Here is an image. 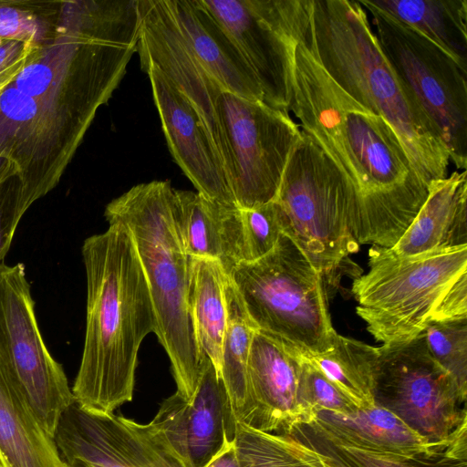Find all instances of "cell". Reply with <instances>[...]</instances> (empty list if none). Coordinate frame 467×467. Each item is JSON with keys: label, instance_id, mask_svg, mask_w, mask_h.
<instances>
[{"label": "cell", "instance_id": "1", "mask_svg": "<svg viewBox=\"0 0 467 467\" xmlns=\"http://www.w3.org/2000/svg\"><path fill=\"white\" fill-rule=\"evenodd\" d=\"M138 38L139 22L129 11L63 1L53 37L0 92V156L16 166L28 208L59 182L123 78Z\"/></svg>", "mask_w": 467, "mask_h": 467}, {"label": "cell", "instance_id": "2", "mask_svg": "<svg viewBox=\"0 0 467 467\" xmlns=\"http://www.w3.org/2000/svg\"><path fill=\"white\" fill-rule=\"evenodd\" d=\"M304 18V16H302ZM289 85V110L354 188L358 244L390 248L425 202L421 180L392 128L347 94L326 72L301 32Z\"/></svg>", "mask_w": 467, "mask_h": 467}, {"label": "cell", "instance_id": "3", "mask_svg": "<svg viewBox=\"0 0 467 467\" xmlns=\"http://www.w3.org/2000/svg\"><path fill=\"white\" fill-rule=\"evenodd\" d=\"M87 278L83 352L72 393L87 411L109 415L131 401L138 352L155 330L147 280L128 232L110 223L81 248Z\"/></svg>", "mask_w": 467, "mask_h": 467}, {"label": "cell", "instance_id": "4", "mask_svg": "<svg viewBox=\"0 0 467 467\" xmlns=\"http://www.w3.org/2000/svg\"><path fill=\"white\" fill-rule=\"evenodd\" d=\"M301 32L329 77L392 128L428 186L448 176L445 144L391 68L358 0H307Z\"/></svg>", "mask_w": 467, "mask_h": 467}, {"label": "cell", "instance_id": "5", "mask_svg": "<svg viewBox=\"0 0 467 467\" xmlns=\"http://www.w3.org/2000/svg\"><path fill=\"white\" fill-rule=\"evenodd\" d=\"M104 215L130 236L150 293L154 333L169 357L176 392L190 401L202 356L189 310L190 256L177 223L175 189L170 181L139 183L109 202Z\"/></svg>", "mask_w": 467, "mask_h": 467}, {"label": "cell", "instance_id": "6", "mask_svg": "<svg viewBox=\"0 0 467 467\" xmlns=\"http://www.w3.org/2000/svg\"><path fill=\"white\" fill-rule=\"evenodd\" d=\"M229 277L255 329L291 346L303 356L327 350L332 327L324 275L282 234L262 258L241 262Z\"/></svg>", "mask_w": 467, "mask_h": 467}, {"label": "cell", "instance_id": "7", "mask_svg": "<svg viewBox=\"0 0 467 467\" xmlns=\"http://www.w3.org/2000/svg\"><path fill=\"white\" fill-rule=\"evenodd\" d=\"M301 132L275 201L283 234L324 275L358 251L353 235L357 197L336 163L309 135Z\"/></svg>", "mask_w": 467, "mask_h": 467}, {"label": "cell", "instance_id": "8", "mask_svg": "<svg viewBox=\"0 0 467 467\" xmlns=\"http://www.w3.org/2000/svg\"><path fill=\"white\" fill-rule=\"evenodd\" d=\"M369 270L356 278L351 293L367 330L383 344L421 334L455 282L467 273V246L400 257L372 246Z\"/></svg>", "mask_w": 467, "mask_h": 467}, {"label": "cell", "instance_id": "9", "mask_svg": "<svg viewBox=\"0 0 467 467\" xmlns=\"http://www.w3.org/2000/svg\"><path fill=\"white\" fill-rule=\"evenodd\" d=\"M371 16L378 43L391 68L445 144L450 161L467 168V71L412 27L358 0Z\"/></svg>", "mask_w": 467, "mask_h": 467}, {"label": "cell", "instance_id": "10", "mask_svg": "<svg viewBox=\"0 0 467 467\" xmlns=\"http://www.w3.org/2000/svg\"><path fill=\"white\" fill-rule=\"evenodd\" d=\"M467 397L431 356L423 333L378 348L374 402L443 450L467 423Z\"/></svg>", "mask_w": 467, "mask_h": 467}, {"label": "cell", "instance_id": "11", "mask_svg": "<svg viewBox=\"0 0 467 467\" xmlns=\"http://www.w3.org/2000/svg\"><path fill=\"white\" fill-rule=\"evenodd\" d=\"M230 162V186L239 209L277 195L289 156L301 139L287 111L223 91L216 102Z\"/></svg>", "mask_w": 467, "mask_h": 467}, {"label": "cell", "instance_id": "12", "mask_svg": "<svg viewBox=\"0 0 467 467\" xmlns=\"http://www.w3.org/2000/svg\"><path fill=\"white\" fill-rule=\"evenodd\" d=\"M0 358L39 424L54 439L62 413L76 400L61 364L41 336L21 263L0 267Z\"/></svg>", "mask_w": 467, "mask_h": 467}, {"label": "cell", "instance_id": "13", "mask_svg": "<svg viewBox=\"0 0 467 467\" xmlns=\"http://www.w3.org/2000/svg\"><path fill=\"white\" fill-rule=\"evenodd\" d=\"M253 70L263 101L289 111L296 32L306 0H199Z\"/></svg>", "mask_w": 467, "mask_h": 467}, {"label": "cell", "instance_id": "14", "mask_svg": "<svg viewBox=\"0 0 467 467\" xmlns=\"http://www.w3.org/2000/svg\"><path fill=\"white\" fill-rule=\"evenodd\" d=\"M54 441L65 462L91 467H192L151 421L92 413L76 402L62 413Z\"/></svg>", "mask_w": 467, "mask_h": 467}, {"label": "cell", "instance_id": "15", "mask_svg": "<svg viewBox=\"0 0 467 467\" xmlns=\"http://www.w3.org/2000/svg\"><path fill=\"white\" fill-rule=\"evenodd\" d=\"M140 64L157 67L199 116L223 163L230 184V162L216 102L223 91L198 61L182 36L167 0H137Z\"/></svg>", "mask_w": 467, "mask_h": 467}, {"label": "cell", "instance_id": "16", "mask_svg": "<svg viewBox=\"0 0 467 467\" xmlns=\"http://www.w3.org/2000/svg\"><path fill=\"white\" fill-rule=\"evenodd\" d=\"M140 67L148 75L174 161L197 192L213 202L237 207L223 163L191 103L157 67L149 63Z\"/></svg>", "mask_w": 467, "mask_h": 467}, {"label": "cell", "instance_id": "17", "mask_svg": "<svg viewBox=\"0 0 467 467\" xmlns=\"http://www.w3.org/2000/svg\"><path fill=\"white\" fill-rule=\"evenodd\" d=\"M300 363L297 350L255 329L247 361V401L239 422L276 434L306 422L297 400Z\"/></svg>", "mask_w": 467, "mask_h": 467}, {"label": "cell", "instance_id": "18", "mask_svg": "<svg viewBox=\"0 0 467 467\" xmlns=\"http://www.w3.org/2000/svg\"><path fill=\"white\" fill-rule=\"evenodd\" d=\"M167 3L187 45L223 89L263 101L261 88L243 54L199 0Z\"/></svg>", "mask_w": 467, "mask_h": 467}, {"label": "cell", "instance_id": "19", "mask_svg": "<svg viewBox=\"0 0 467 467\" xmlns=\"http://www.w3.org/2000/svg\"><path fill=\"white\" fill-rule=\"evenodd\" d=\"M306 423L341 445L385 457H432L445 450L431 446L395 414L376 403L349 413L317 410Z\"/></svg>", "mask_w": 467, "mask_h": 467}, {"label": "cell", "instance_id": "20", "mask_svg": "<svg viewBox=\"0 0 467 467\" xmlns=\"http://www.w3.org/2000/svg\"><path fill=\"white\" fill-rule=\"evenodd\" d=\"M467 246V171L429 185L427 199L400 240L388 251L413 257Z\"/></svg>", "mask_w": 467, "mask_h": 467}, {"label": "cell", "instance_id": "21", "mask_svg": "<svg viewBox=\"0 0 467 467\" xmlns=\"http://www.w3.org/2000/svg\"><path fill=\"white\" fill-rule=\"evenodd\" d=\"M177 223L190 257L218 261L229 275L244 259L240 209L175 190Z\"/></svg>", "mask_w": 467, "mask_h": 467}, {"label": "cell", "instance_id": "22", "mask_svg": "<svg viewBox=\"0 0 467 467\" xmlns=\"http://www.w3.org/2000/svg\"><path fill=\"white\" fill-rule=\"evenodd\" d=\"M0 452L6 467H68L1 358Z\"/></svg>", "mask_w": 467, "mask_h": 467}, {"label": "cell", "instance_id": "23", "mask_svg": "<svg viewBox=\"0 0 467 467\" xmlns=\"http://www.w3.org/2000/svg\"><path fill=\"white\" fill-rule=\"evenodd\" d=\"M235 420L222 379L202 356V374L189 401L187 440L192 467H204L234 437Z\"/></svg>", "mask_w": 467, "mask_h": 467}, {"label": "cell", "instance_id": "24", "mask_svg": "<svg viewBox=\"0 0 467 467\" xmlns=\"http://www.w3.org/2000/svg\"><path fill=\"white\" fill-rule=\"evenodd\" d=\"M228 276L218 261L190 257L189 310L194 335L201 355L212 361L219 377L227 321Z\"/></svg>", "mask_w": 467, "mask_h": 467}, {"label": "cell", "instance_id": "25", "mask_svg": "<svg viewBox=\"0 0 467 467\" xmlns=\"http://www.w3.org/2000/svg\"><path fill=\"white\" fill-rule=\"evenodd\" d=\"M412 27L467 71V0H369Z\"/></svg>", "mask_w": 467, "mask_h": 467}, {"label": "cell", "instance_id": "26", "mask_svg": "<svg viewBox=\"0 0 467 467\" xmlns=\"http://www.w3.org/2000/svg\"><path fill=\"white\" fill-rule=\"evenodd\" d=\"M285 434L320 453L333 467H467L466 429L438 455L416 458L385 457L346 447L309 423L294 425Z\"/></svg>", "mask_w": 467, "mask_h": 467}, {"label": "cell", "instance_id": "27", "mask_svg": "<svg viewBox=\"0 0 467 467\" xmlns=\"http://www.w3.org/2000/svg\"><path fill=\"white\" fill-rule=\"evenodd\" d=\"M377 355L378 348L336 332L327 350L317 355L302 356L362 410L375 405Z\"/></svg>", "mask_w": 467, "mask_h": 467}, {"label": "cell", "instance_id": "28", "mask_svg": "<svg viewBox=\"0 0 467 467\" xmlns=\"http://www.w3.org/2000/svg\"><path fill=\"white\" fill-rule=\"evenodd\" d=\"M225 297L227 321L220 377L234 418L240 421L247 401V361L255 327L229 276L225 283Z\"/></svg>", "mask_w": 467, "mask_h": 467}, {"label": "cell", "instance_id": "29", "mask_svg": "<svg viewBox=\"0 0 467 467\" xmlns=\"http://www.w3.org/2000/svg\"><path fill=\"white\" fill-rule=\"evenodd\" d=\"M234 444L240 467H333L287 434L258 431L237 420Z\"/></svg>", "mask_w": 467, "mask_h": 467}, {"label": "cell", "instance_id": "30", "mask_svg": "<svg viewBox=\"0 0 467 467\" xmlns=\"http://www.w3.org/2000/svg\"><path fill=\"white\" fill-rule=\"evenodd\" d=\"M63 1L0 0V36L44 46L54 36Z\"/></svg>", "mask_w": 467, "mask_h": 467}, {"label": "cell", "instance_id": "31", "mask_svg": "<svg viewBox=\"0 0 467 467\" xmlns=\"http://www.w3.org/2000/svg\"><path fill=\"white\" fill-rule=\"evenodd\" d=\"M422 333L431 356L467 397V318L430 323Z\"/></svg>", "mask_w": 467, "mask_h": 467}, {"label": "cell", "instance_id": "32", "mask_svg": "<svg viewBox=\"0 0 467 467\" xmlns=\"http://www.w3.org/2000/svg\"><path fill=\"white\" fill-rule=\"evenodd\" d=\"M300 356L297 400L306 418V422L312 420L314 411L317 410L339 413H349L360 410L351 399L332 383L311 361L301 354Z\"/></svg>", "mask_w": 467, "mask_h": 467}, {"label": "cell", "instance_id": "33", "mask_svg": "<svg viewBox=\"0 0 467 467\" xmlns=\"http://www.w3.org/2000/svg\"><path fill=\"white\" fill-rule=\"evenodd\" d=\"M240 213L244 262H253L270 253L283 234L279 206L274 200L254 208L240 209Z\"/></svg>", "mask_w": 467, "mask_h": 467}, {"label": "cell", "instance_id": "34", "mask_svg": "<svg viewBox=\"0 0 467 467\" xmlns=\"http://www.w3.org/2000/svg\"><path fill=\"white\" fill-rule=\"evenodd\" d=\"M188 411L189 401L175 392L163 400L151 422L173 450L191 463L187 440Z\"/></svg>", "mask_w": 467, "mask_h": 467}, {"label": "cell", "instance_id": "35", "mask_svg": "<svg viewBox=\"0 0 467 467\" xmlns=\"http://www.w3.org/2000/svg\"><path fill=\"white\" fill-rule=\"evenodd\" d=\"M28 208L18 174L12 175L0 184V267L9 251L16 227Z\"/></svg>", "mask_w": 467, "mask_h": 467}, {"label": "cell", "instance_id": "36", "mask_svg": "<svg viewBox=\"0 0 467 467\" xmlns=\"http://www.w3.org/2000/svg\"><path fill=\"white\" fill-rule=\"evenodd\" d=\"M467 318V273L462 275L437 307L431 323Z\"/></svg>", "mask_w": 467, "mask_h": 467}, {"label": "cell", "instance_id": "37", "mask_svg": "<svg viewBox=\"0 0 467 467\" xmlns=\"http://www.w3.org/2000/svg\"><path fill=\"white\" fill-rule=\"evenodd\" d=\"M204 467H240L234 440L228 442Z\"/></svg>", "mask_w": 467, "mask_h": 467}, {"label": "cell", "instance_id": "38", "mask_svg": "<svg viewBox=\"0 0 467 467\" xmlns=\"http://www.w3.org/2000/svg\"><path fill=\"white\" fill-rule=\"evenodd\" d=\"M15 174H18L15 163L9 159L0 156V184Z\"/></svg>", "mask_w": 467, "mask_h": 467}, {"label": "cell", "instance_id": "39", "mask_svg": "<svg viewBox=\"0 0 467 467\" xmlns=\"http://www.w3.org/2000/svg\"><path fill=\"white\" fill-rule=\"evenodd\" d=\"M26 61L0 76V92L20 73Z\"/></svg>", "mask_w": 467, "mask_h": 467}, {"label": "cell", "instance_id": "40", "mask_svg": "<svg viewBox=\"0 0 467 467\" xmlns=\"http://www.w3.org/2000/svg\"><path fill=\"white\" fill-rule=\"evenodd\" d=\"M67 463L68 467H91L87 462L79 460V459H73L66 462Z\"/></svg>", "mask_w": 467, "mask_h": 467}, {"label": "cell", "instance_id": "41", "mask_svg": "<svg viewBox=\"0 0 467 467\" xmlns=\"http://www.w3.org/2000/svg\"><path fill=\"white\" fill-rule=\"evenodd\" d=\"M0 467H6L1 452H0Z\"/></svg>", "mask_w": 467, "mask_h": 467}]
</instances>
